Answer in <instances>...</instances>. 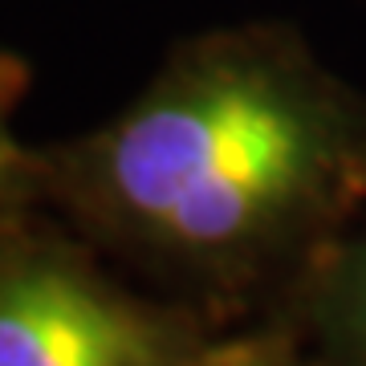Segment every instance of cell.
<instances>
[{"instance_id":"6da1fadb","label":"cell","mask_w":366,"mask_h":366,"mask_svg":"<svg viewBox=\"0 0 366 366\" xmlns=\"http://www.w3.org/2000/svg\"><path fill=\"white\" fill-rule=\"evenodd\" d=\"M334 163L314 94L261 61L171 78L102 139L98 179L118 220L175 252H228L285 220Z\"/></svg>"},{"instance_id":"7a4b0ae2","label":"cell","mask_w":366,"mask_h":366,"mask_svg":"<svg viewBox=\"0 0 366 366\" xmlns=\"http://www.w3.org/2000/svg\"><path fill=\"white\" fill-rule=\"evenodd\" d=\"M0 366H159L155 326L69 264L0 277Z\"/></svg>"},{"instance_id":"3957f363","label":"cell","mask_w":366,"mask_h":366,"mask_svg":"<svg viewBox=\"0 0 366 366\" xmlns=\"http://www.w3.org/2000/svg\"><path fill=\"white\" fill-rule=\"evenodd\" d=\"M326 322L334 330V338L350 350L354 366H366V236L338 264V273L326 289Z\"/></svg>"},{"instance_id":"277c9868","label":"cell","mask_w":366,"mask_h":366,"mask_svg":"<svg viewBox=\"0 0 366 366\" xmlns=\"http://www.w3.org/2000/svg\"><path fill=\"white\" fill-rule=\"evenodd\" d=\"M13 94H16L13 78H9V69L0 66V179L21 163V151H16L13 131H9V106H13Z\"/></svg>"},{"instance_id":"5b68a950","label":"cell","mask_w":366,"mask_h":366,"mask_svg":"<svg viewBox=\"0 0 366 366\" xmlns=\"http://www.w3.org/2000/svg\"><path fill=\"white\" fill-rule=\"evenodd\" d=\"M183 366H264V358H257V354H244V350H224V354L196 358V362H183Z\"/></svg>"}]
</instances>
